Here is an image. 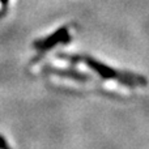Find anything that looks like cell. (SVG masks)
I'll list each match as a JSON object with an SVG mask.
<instances>
[{
    "label": "cell",
    "mask_w": 149,
    "mask_h": 149,
    "mask_svg": "<svg viewBox=\"0 0 149 149\" xmlns=\"http://www.w3.org/2000/svg\"><path fill=\"white\" fill-rule=\"evenodd\" d=\"M80 60L84 62L89 68L94 70L101 77H103L106 80H110V81L119 82L122 85H130V86H137V85L141 86V85L147 84V80L144 77L137 76V74L127 73V72H119V71L113 70V68L107 67V65L102 64V63L95 62L92 58H80Z\"/></svg>",
    "instance_id": "obj_1"
},
{
    "label": "cell",
    "mask_w": 149,
    "mask_h": 149,
    "mask_svg": "<svg viewBox=\"0 0 149 149\" xmlns=\"http://www.w3.org/2000/svg\"><path fill=\"white\" fill-rule=\"evenodd\" d=\"M67 39H68V30H67V28H64V29H60L56 34L51 36L50 38L38 41L36 43V47H38V49H41V50H46V49H49V47H52L54 45H56L58 42L67 41Z\"/></svg>",
    "instance_id": "obj_2"
},
{
    "label": "cell",
    "mask_w": 149,
    "mask_h": 149,
    "mask_svg": "<svg viewBox=\"0 0 149 149\" xmlns=\"http://www.w3.org/2000/svg\"><path fill=\"white\" fill-rule=\"evenodd\" d=\"M7 1H8V0H0V9H1V8H3V5H4Z\"/></svg>",
    "instance_id": "obj_3"
}]
</instances>
